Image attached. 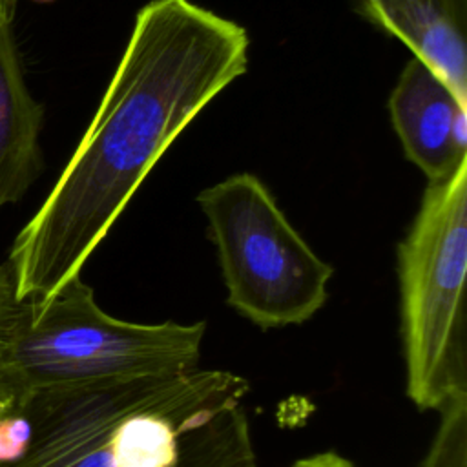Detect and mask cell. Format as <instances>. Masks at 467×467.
Here are the masks:
<instances>
[{"label":"cell","mask_w":467,"mask_h":467,"mask_svg":"<svg viewBox=\"0 0 467 467\" xmlns=\"http://www.w3.org/2000/svg\"><path fill=\"white\" fill-rule=\"evenodd\" d=\"M248 47L243 26L192 0L139 9L84 137L15 237L16 301H44L80 275L168 146L246 71Z\"/></svg>","instance_id":"obj_1"},{"label":"cell","mask_w":467,"mask_h":467,"mask_svg":"<svg viewBox=\"0 0 467 467\" xmlns=\"http://www.w3.org/2000/svg\"><path fill=\"white\" fill-rule=\"evenodd\" d=\"M204 321L135 323L102 310L80 275L0 321V378L20 396L199 367Z\"/></svg>","instance_id":"obj_2"},{"label":"cell","mask_w":467,"mask_h":467,"mask_svg":"<svg viewBox=\"0 0 467 467\" xmlns=\"http://www.w3.org/2000/svg\"><path fill=\"white\" fill-rule=\"evenodd\" d=\"M396 270L405 390L420 410H440L467 394V157L427 181Z\"/></svg>","instance_id":"obj_3"},{"label":"cell","mask_w":467,"mask_h":467,"mask_svg":"<svg viewBox=\"0 0 467 467\" xmlns=\"http://www.w3.org/2000/svg\"><path fill=\"white\" fill-rule=\"evenodd\" d=\"M228 305L263 330L301 325L328 299L334 266L292 226L266 184L230 175L197 195Z\"/></svg>","instance_id":"obj_4"},{"label":"cell","mask_w":467,"mask_h":467,"mask_svg":"<svg viewBox=\"0 0 467 467\" xmlns=\"http://www.w3.org/2000/svg\"><path fill=\"white\" fill-rule=\"evenodd\" d=\"M389 111L407 159L427 181L447 175L467 157V106L420 58L403 67Z\"/></svg>","instance_id":"obj_5"},{"label":"cell","mask_w":467,"mask_h":467,"mask_svg":"<svg viewBox=\"0 0 467 467\" xmlns=\"http://www.w3.org/2000/svg\"><path fill=\"white\" fill-rule=\"evenodd\" d=\"M379 31L405 44L467 106V0H356Z\"/></svg>","instance_id":"obj_6"},{"label":"cell","mask_w":467,"mask_h":467,"mask_svg":"<svg viewBox=\"0 0 467 467\" xmlns=\"http://www.w3.org/2000/svg\"><path fill=\"white\" fill-rule=\"evenodd\" d=\"M42 106L31 97L9 26L0 27V208L16 202L44 168Z\"/></svg>","instance_id":"obj_7"},{"label":"cell","mask_w":467,"mask_h":467,"mask_svg":"<svg viewBox=\"0 0 467 467\" xmlns=\"http://www.w3.org/2000/svg\"><path fill=\"white\" fill-rule=\"evenodd\" d=\"M440 423L420 467H467V394L440 410Z\"/></svg>","instance_id":"obj_8"},{"label":"cell","mask_w":467,"mask_h":467,"mask_svg":"<svg viewBox=\"0 0 467 467\" xmlns=\"http://www.w3.org/2000/svg\"><path fill=\"white\" fill-rule=\"evenodd\" d=\"M292 467H356V465L334 451H325V452L299 458L297 462H294Z\"/></svg>","instance_id":"obj_9"},{"label":"cell","mask_w":467,"mask_h":467,"mask_svg":"<svg viewBox=\"0 0 467 467\" xmlns=\"http://www.w3.org/2000/svg\"><path fill=\"white\" fill-rule=\"evenodd\" d=\"M15 281L7 265H0V321L15 308Z\"/></svg>","instance_id":"obj_10"},{"label":"cell","mask_w":467,"mask_h":467,"mask_svg":"<svg viewBox=\"0 0 467 467\" xmlns=\"http://www.w3.org/2000/svg\"><path fill=\"white\" fill-rule=\"evenodd\" d=\"M27 396V394H26ZM24 396L16 394L2 378H0V418H4Z\"/></svg>","instance_id":"obj_11"},{"label":"cell","mask_w":467,"mask_h":467,"mask_svg":"<svg viewBox=\"0 0 467 467\" xmlns=\"http://www.w3.org/2000/svg\"><path fill=\"white\" fill-rule=\"evenodd\" d=\"M15 15V0H0V27L9 26Z\"/></svg>","instance_id":"obj_12"},{"label":"cell","mask_w":467,"mask_h":467,"mask_svg":"<svg viewBox=\"0 0 467 467\" xmlns=\"http://www.w3.org/2000/svg\"><path fill=\"white\" fill-rule=\"evenodd\" d=\"M36 2H51V0H36Z\"/></svg>","instance_id":"obj_13"}]
</instances>
